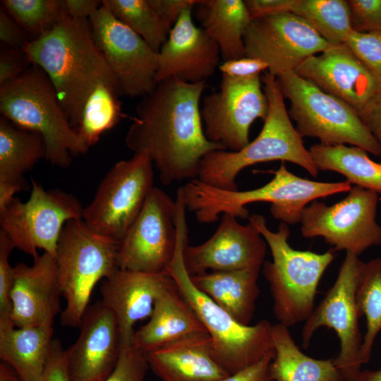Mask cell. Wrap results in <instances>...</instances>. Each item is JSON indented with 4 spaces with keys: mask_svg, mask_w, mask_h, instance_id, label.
<instances>
[{
    "mask_svg": "<svg viewBox=\"0 0 381 381\" xmlns=\"http://www.w3.org/2000/svg\"><path fill=\"white\" fill-rule=\"evenodd\" d=\"M30 189H31V186L25 179L0 181V212L10 204L16 193Z\"/></svg>",
    "mask_w": 381,
    "mask_h": 381,
    "instance_id": "f907efd6",
    "label": "cell"
},
{
    "mask_svg": "<svg viewBox=\"0 0 381 381\" xmlns=\"http://www.w3.org/2000/svg\"><path fill=\"white\" fill-rule=\"evenodd\" d=\"M119 96L114 87L101 84L86 101L75 131L89 147L120 121L123 114Z\"/></svg>",
    "mask_w": 381,
    "mask_h": 381,
    "instance_id": "836d02e7",
    "label": "cell"
},
{
    "mask_svg": "<svg viewBox=\"0 0 381 381\" xmlns=\"http://www.w3.org/2000/svg\"><path fill=\"white\" fill-rule=\"evenodd\" d=\"M95 42L113 73L121 95L144 97L155 88L159 53L118 20L102 1L89 18Z\"/></svg>",
    "mask_w": 381,
    "mask_h": 381,
    "instance_id": "9a60e30c",
    "label": "cell"
},
{
    "mask_svg": "<svg viewBox=\"0 0 381 381\" xmlns=\"http://www.w3.org/2000/svg\"><path fill=\"white\" fill-rule=\"evenodd\" d=\"M274 356V349L255 364L219 381H274L270 373Z\"/></svg>",
    "mask_w": 381,
    "mask_h": 381,
    "instance_id": "bcb514c9",
    "label": "cell"
},
{
    "mask_svg": "<svg viewBox=\"0 0 381 381\" xmlns=\"http://www.w3.org/2000/svg\"><path fill=\"white\" fill-rule=\"evenodd\" d=\"M347 1L353 31H381V0Z\"/></svg>",
    "mask_w": 381,
    "mask_h": 381,
    "instance_id": "ab89813d",
    "label": "cell"
},
{
    "mask_svg": "<svg viewBox=\"0 0 381 381\" xmlns=\"http://www.w3.org/2000/svg\"><path fill=\"white\" fill-rule=\"evenodd\" d=\"M264 186L247 190H226L208 186L198 179L182 186L186 210L200 223L218 220L222 214L248 219L246 205L267 202L271 203L272 217L287 224L300 223L303 211L313 201L336 193L349 192L352 186L346 181L320 182L298 176L289 171L284 162Z\"/></svg>",
    "mask_w": 381,
    "mask_h": 381,
    "instance_id": "3957f363",
    "label": "cell"
},
{
    "mask_svg": "<svg viewBox=\"0 0 381 381\" xmlns=\"http://www.w3.org/2000/svg\"><path fill=\"white\" fill-rule=\"evenodd\" d=\"M159 16L172 27L183 11L188 6L196 5L197 0H150Z\"/></svg>",
    "mask_w": 381,
    "mask_h": 381,
    "instance_id": "c3c4849f",
    "label": "cell"
},
{
    "mask_svg": "<svg viewBox=\"0 0 381 381\" xmlns=\"http://www.w3.org/2000/svg\"><path fill=\"white\" fill-rule=\"evenodd\" d=\"M365 128L374 137L380 147L381 162V88L358 112Z\"/></svg>",
    "mask_w": 381,
    "mask_h": 381,
    "instance_id": "f6af8a7d",
    "label": "cell"
},
{
    "mask_svg": "<svg viewBox=\"0 0 381 381\" xmlns=\"http://www.w3.org/2000/svg\"><path fill=\"white\" fill-rule=\"evenodd\" d=\"M294 71L357 112L381 88L344 43L331 45L304 60Z\"/></svg>",
    "mask_w": 381,
    "mask_h": 381,
    "instance_id": "44dd1931",
    "label": "cell"
},
{
    "mask_svg": "<svg viewBox=\"0 0 381 381\" xmlns=\"http://www.w3.org/2000/svg\"><path fill=\"white\" fill-rule=\"evenodd\" d=\"M113 15L159 52L173 28L156 11L150 0H104Z\"/></svg>",
    "mask_w": 381,
    "mask_h": 381,
    "instance_id": "e575fe53",
    "label": "cell"
},
{
    "mask_svg": "<svg viewBox=\"0 0 381 381\" xmlns=\"http://www.w3.org/2000/svg\"><path fill=\"white\" fill-rule=\"evenodd\" d=\"M149 368L145 353L133 345L123 347L116 367L105 381H144Z\"/></svg>",
    "mask_w": 381,
    "mask_h": 381,
    "instance_id": "f35d334b",
    "label": "cell"
},
{
    "mask_svg": "<svg viewBox=\"0 0 381 381\" xmlns=\"http://www.w3.org/2000/svg\"><path fill=\"white\" fill-rule=\"evenodd\" d=\"M269 109L258 135L238 151L218 150L202 159L197 179L222 190H237V176L245 168L272 161L289 162L316 177L315 166L286 110L276 77L265 71L261 78Z\"/></svg>",
    "mask_w": 381,
    "mask_h": 381,
    "instance_id": "5b68a950",
    "label": "cell"
},
{
    "mask_svg": "<svg viewBox=\"0 0 381 381\" xmlns=\"http://www.w3.org/2000/svg\"><path fill=\"white\" fill-rule=\"evenodd\" d=\"M4 9L28 33L37 37L63 17L64 0H4Z\"/></svg>",
    "mask_w": 381,
    "mask_h": 381,
    "instance_id": "d590c367",
    "label": "cell"
},
{
    "mask_svg": "<svg viewBox=\"0 0 381 381\" xmlns=\"http://www.w3.org/2000/svg\"><path fill=\"white\" fill-rule=\"evenodd\" d=\"M357 381H381V368L361 370Z\"/></svg>",
    "mask_w": 381,
    "mask_h": 381,
    "instance_id": "f5cc1de1",
    "label": "cell"
},
{
    "mask_svg": "<svg viewBox=\"0 0 381 381\" xmlns=\"http://www.w3.org/2000/svg\"><path fill=\"white\" fill-rule=\"evenodd\" d=\"M201 28L218 46L224 61L245 57L243 37L251 21L242 0H199Z\"/></svg>",
    "mask_w": 381,
    "mask_h": 381,
    "instance_id": "83f0119b",
    "label": "cell"
},
{
    "mask_svg": "<svg viewBox=\"0 0 381 381\" xmlns=\"http://www.w3.org/2000/svg\"><path fill=\"white\" fill-rule=\"evenodd\" d=\"M75 342L65 350L71 381H105L116 367L122 349L119 326L101 301L89 305Z\"/></svg>",
    "mask_w": 381,
    "mask_h": 381,
    "instance_id": "d6986e66",
    "label": "cell"
},
{
    "mask_svg": "<svg viewBox=\"0 0 381 381\" xmlns=\"http://www.w3.org/2000/svg\"><path fill=\"white\" fill-rule=\"evenodd\" d=\"M30 63L23 50L4 45L0 49V85L10 81L24 72Z\"/></svg>",
    "mask_w": 381,
    "mask_h": 381,
    "instance_id": "60d3db41",
    "label": "cell"
},
{
    "mask_svg": "<svg viewBox=\"0 0 381 381\" xmlns=\"http://www.w3.org/2000/svg\"><path fill=\"white\" fill-rule=\"evenodd\" d=\"M119 242L91 229L83 219L66 222L56 253L58 281L66 301L64 326L79 327L97 283L118 269Z\"/></svg>",
    "mask_w": 381,
    "mask_h": 381,
    "instance_id": "ba28073f",
    "label": "cell"
},
{
    "mask_svg": "<svg viewBox=\"0 0 381 381\" xmlns=\"http://www.w3.org/2000/svg\"><path fill=\"white\" fill-rule=\"evenodd\" d=\"M150 320L135 332L132 345L148 353L174 343L208 334L176 284L157 298Z\"/></svg>",
    "mask_w": 381,
    "mask_h": 381,
    "instance_id": "cb8c5ba5",
    "label": "cell"
},
{
    "mask_svg": "<svg viewBox=\"0 0 381 381\" xmlns=\"http://www.w3.org/2000/svg\"><path fill=\"white\" fill-rule=\"evenodd\" d=\"M267 244L251 223L241 224L236 217L222 214L213 235L198 246L183 250V260L190 276L207 272H223L261 267Z\"/></svg>",
    "mask_w": 381,
    "mask_h": 381,
    "instance_id": "ac0fdd59",
    "label": "cell"
},
{
    "mask_svg": "<svg viewBox=\"0 0 381 381\" xmlns=\"http://www.w3.org/2000/svg\"><path fill=\"white\" fill-rule=\"evenodd\" d=\"M269 109L260 75L235 78L222 75L218 90L205 96L200 106L205 134L226 150L238 151L249 143V130Z\"/></svg>",
    "mask_w": 381,
    "mask_h": 381,
    "instance_id": "5bb4252c",
    "label": "cell"
},
{
    "mask_svg": "<svg viewBox=\"0 0 381 381\" xmlns=\"http://www.w3.org/2000/svg\"><path fill=\"white\" fill-rule=\"evenodd\" d=\"M378 202L377 193L357 186L334 205L315 200L303 211L301 234L305 238L322 237L334 250L359 256L381 245V226L376 222Z\"/></svg>",
    "mask_w": 381,
    "mask_h": 381,
    "instance_id": "4fadbf2b",
    "label": "cell"
},
{
    "mask_svg": "<svg viewBox=\"0 0 381 381\" xmlns=\"http://www.w3.org/2000/svg\"><path fill=\"white\" fill-rule=\"evenodd\" d=\"M243 42L245 56L265 62L267 72L274 77L294 71L304 60L331 46L291 11L251 19Z\"/></svg>",
    "mask_w": 381,
    "mask_h": 381,
    "instance_id": "e0dca14e",
    "label": "cell"
},
{
    "mask_svg": "<svg viewBox=\"0 0 381 381\" xmlns=\"http://www.w3.org/2000/svg\"><path fill=\"white\" fill-rule=\"evenodd\" d=\"M194 6L183 11L159 52L156 84L169 78L188 83L207 82L220 66L218 46L193 23Z\"/></svg>",
    "mask_w": 381,
    "mask_h": 381,
    "instance_id": "ffe728a7",
    "label": "cell"
},
{
    "mask_svg": "<svg viewBox=\"0 0 381 381\" xmlns=\"http://www.w3.org/2000/svg\"><path fill=\"white\" fill-rule=\"evenodd\" d=\"M356 301L360 316L365 319L361 349V361L365 364L381 332V258L363 262L356 286Z\"/></svg>",
    "mask_w": 381,
    "mask_h": 381,
    "instance_id": "d6a6232c",
    "label": "cell"
},
{
    "mask_svg": "<svg viewBox=\"0 0 381 381\" xmlns=\"http://www.w3.org/2000/svg\"><path fill=\"white\" fill-rule=\"evenodd\" d=\"M274 356L270 373L274 381H345L333 359H316L297 346L287 327L272 325Z\"/></svg>",
    "mask_w": 381,
    "mask_h": 381,
    "instance_id": "f1b7e54d",
    "label": "cell"
},
{
    "mask_svg": "<svg viewBox=\"0 0 381 381\" xmlns=\"http://www.w3.org/2000/svg\"><path fill=\"white\" fill-rule=\"evenodd\" d=\"M270 248L272 261H265L262 274L269 283L275 318L288 328L305 322L314 309L319 282L335 258L334 250L323 253L294 249L289 243L290 230L280 222L277 231L268 229L265 218L253 214L248 218Z\"/></svg>",
    "mask_w": 381,
    "mask_h": 381,
    "instance_id": "52a82bcc",
    "label": "cell"
},
{
    "mask_svg": "<svg viewBox=\"0 0 381 381\" xmlns=\"http://www.w3.org/2000/svg\"><path fill=\"white\" fill-rule=\"evenodd\" d=\"M363 262L358 256L346 253L335 282L306 319L301 332L305 349L320 327H326L336 332L340 351L333 361L345 381H357L363 365L356 289Z\"/></svg>",
    "mask_w": 381,
    "mask_h": 381,
    "instance_id": "8fae6325",
    "label": "cell"
},
{
    "mask_svg": "<svg viewBox=\"0 0 381 381\" xmlns=\"http://www.w3.org/2000/svg\"><path fill=\"white\" fill-rule=\"evenodd\" d=\"M175 284L167 271L143 272L116 269L102 283V303L114 315L122 348L132 345L135 324L150 317L158 296Z\"/></svg>",
    "mask_w": 381,
    "mask_h": 381,
    "instance_id": "7402d4cb",
    "label": "cell"
},
{
    "mask_svg": "<svg viewBox=\"0 0 381 381\" xmlns=\"http://www.w3.org/2000/svg\"><path fill=\"white\" fill-rule=\"evenodd\" d=\"M15 246L2 229H0V321L11 320L12 304L11 291L14 283V267L9 262Z\"/></svg>",
    "mask_w": 381,
    "mask_h": 381,
    "instance_id": "74e56055",
    "label": "cell"
},
{
    "mask_svg": "<svg viewBox=\"0 0 381 381\" xmlns=\"http://www.w3.org/2000/svg\"><path fill=\"white\" fill-rule=\"evenodd\" d=\"M53 323L16 327L0 321V358L24 381H40L53 341Z\"/></svg>",
    "mask_w": 381,
    "mask_h": 381,
    "instance_id": "484cf974",
    "label": "cell"
},
{
    "mask_svg": "<svg viewBox=\"0 0 381 381\" xmlns=\"http://www.w3.org/2000/svg\"><path fill=\"white\" fill-rule=\"evenodd\" d=\"M261 267L207 272L190 276L193 284L237 322L250 325L260 295Z\"/></svg>",
    "mask_w": 381,
    "mask_h": 381,
    "instance_id": "4316f807",
    "label": "cell"
},
{
    "mask_svg": "<svg viewBox=\"0 0 381 381\" xmlns=\"http://www.w3.org/2000/svg\"><path fill=\"white\" fill-rule=\"evenodd\" d=\"M23 52L30 64L49 78L75 131L86 101L99 85L114 87L121 96L117 81L95 42L89 19L65 13L52 29L31 39Z\"/></svg>",
    "mask_w": 381,
    "mask_h": 381,
    "instance_id": "7a4b0ae2",
    "label": "cell"
},
{
    "mask_svg": "<svg viewBox=\"0 0 381 381\" xmlns=\"http://www.w3.org/2000/svg\"><path fill=\"white\" fill-rule=\"evenodd\" d=\"M0 111L16 126L43 138L46 160L53 166L68 168L73 157L90 148L71 126L52 81L37 66L31 64L0 85Z\"/></svg>",
    "mask_w": 381,
    "mask_h": 381,
    "instance_id": "8992f818",
    "label": "cell"
},
{
    "mask_svg": "<svg viewBox=\"0 0 381 381\" xmlns=\"http://www.w3.org/2000/svg\"><path fill=\"white\" fill-rule=\"evenodd\" d=\"M33 259L31 266L23 262L14 266L11 320L16 327L53 323L61 311L55 258L44 252Z\"/></svg>",
    "mask_w": 381,
    "mask_h": 381,
    "instance_id": "603a6c76",
    "label": "cell"
},
{
    "mask_svg": "<svg viewBox=\"0 0 381 381\" xmlns=\"http://www.w3.org/2000/svg\"><path fill=\"white\" fill-rule=\"evenodd\" d=\"M176 243V201L154 187L119 242L118 267L143 272L167 271L174 257Z\"/></svg>",
    "mask_w": 381,
    "mask_h": 381,
    "instance_id": "2e32d148",
    "label": "cell"
},
{
    "mask_svg": "<svg viewBox=\"0 0 381 381\" xmlns=\"http://www.w3.org/2000/svg\"><path fill=\"white\" fill-rule=\"evenodd\" d=\"M153 166L151 159L143 153L116 162L84 207L85 222L95 231L119 242L155 187Z\"/></svg>",
    "mask_w": 381,
    "mask_h": 381,
    "instance_id": "30bf717a",
    "label": "cell"
},
{
    "mask_svg": "<svg viewBox=\"0 0 381 381\" xmlns=\"http://www.w3.org/2000/svg\"><path fill=\"white\" fill-rule=\"evenodd\" d=\"M295 0H246L244 3L251 19L262 16L291 11Z\"/></svg>",
    "mask_w": 381,
    "mask_h": 381,
    "instance_id": "7dc6e473",
    "label": "cell"
},
{
    "mask_svg": "<svg viewBox=\"0 0 381 381\" xmlns=\"http://www.w3.org/2000/svg\"><path fill=\"white\" fill-rule=\"evenodd\" d=\"M145 355L149 367L162 381H219L230 375L213 358L208 334Z\"/></svg>",
    "mask_w": 381,
    "mask_h": 381,
    "instance_id": "d4e9b609",
    "label": "cell"
},
{
    "mask_svg": "<svg viewBox=\"0 0 381 381\" xmlns=\"http://www.w3.org/2000/svg\"><path fill=\"white\" fill-rule=\"evenodd\" d=\"M27 32L3 8L0 9V40L8 47L23 50L30 40Z\"/></svg>",
    "mask_w": 381,
    "mask_h": 381,
    "instance_id": "ee69618b",
    "label": "cell"
},
{
    "mask_svg": "<svg viewBox=\"0 0 381 381\" xmlns=\"http://www.w3.org/2000/svg\"><path fill=\"white\" fill-rule=\"evenodd\" d=\"M185 212L181 209L176 213V249L167 271L205 327L213 358L231 375L255 364L274 349L272 325L267 320L254 325L239 323L193 284L183 260L188 243Z\"/></svg>",
    "mask_w": 381,
    "mask_h": 381,
    "instance_id": "277c9868",
    "label": "cell"
},
{
    "mask_svg": "<svg viewBox=\"0 0 381 381\" xmlns=\"http://www.w3.org/2000/svg\"><path fill=\"white\" fill-rule=\"evenodd\" d=\"M29 199L14 198L0 212V225L15 248L37 257L42 249L56 257L58 241L67 222L83 219L84 207L73 195L59 189L45 190L34 180Z\"/></svg>",
    "mask_w": 381,
    "mask_h": 381,
    "instance_id": "7c38bea8",
    "label": "cell"
},
{
    "mask_svg": "<svg viewBox=\"0 0 381 381\" xmlns=\"http://www.w3.org/2000/svg\"><path fill=\"white\" fill-rule=\"evenodd\" d=\"M291 12L331 45L344 43L353 31L347 0H295Z\"/></svg>",
    "mask_w": 381,
    "mask_h": 381,
    "instance_id": "1f68e13d",
    "label": "cell"
},
{
    "mask_svg": "<svg viewBox=\"0 0 381 381\" xmlns=\"http://www.w3.org/2000/svg\"><path fill=\"white\" fill-rule=\"evenodd\" d=\"M0 381H24L20 375L8 363L0 362Z\"/></svg>",
    "mask_w": 381,
    "mask_h": 381,
    "instance_id": "816d5d0a",
    "label": "cell"
},
{
    "mask_svg": "<svg viewBox=\"0 0 381 381\" xmlns=\"http://www.w3.org/2000/svg\"><path fill=\"white\" fill-rule=\"evenodd\" d=\"M102 4L98 0H64L66 13L76 18L89 19Z\"/></svg>",
    "mask_w": 381,
    "mask_h": 381,
    "instance_id": "681fc988",
    "label": "cell"
},
{
    "mask_svg": "<svg viewBox=\"0 0 381 381\" xmlns=\"http://www.w3.org/2000/svg\"><path fill=\"white\" fill-rule=\"evenodd\" d=\"M40 381H71L67 370L65 349L58 339H54Z\"/></svg>",
    "mask_w": 381,
    "mask_h": 381,
    "instance_id": "7bdbcfd3",
    "label": "cell"
},
{
    "mask_svg": "<svg viewBox=\"0 0 381 381\" xmlns=\"http://www.w3.org/2000/svg\"><path fill=\"white\" fill-rule=\"evenodd\" d=\"M346 44L381 86V31H352Z\"/></svg>",
    "mask_w": 381,
    "mask_h": 381,
    "instance_id": "8d00e7d4",
    "label": "cell"
},
{
    "mask_svg": "<svg viewBox=\"0 0 381 381\" xmlns=\"http://www.w3.org/2000/svg\"><path fill=\"white\" fill-rule=\"evenodd\" d=\"M46 156V145L40 134L21 128L1 116L0 181L25 179L24 174Z\"/></svg>",
    "mask_w": 381,
    "mask_h": 381,
    "instance_id": "4dcf8cb0",
    "label": "cell"
},
{
    "mask_svg": "<svg viewBox=\"0 0 381 381\" xmlns=\"http://www.w3.org/2000/svg\"><path fill=\"white\" fill-rule=\"evenodd\" d=\"M296 129L303 137L318 138L325 145H351L380 156V147L358 112L344 101L320 90L294 71L276 77Z\"/></svg>",
    "mask_w": 381,
    "mask_h": 381,
    "instance_id": "9c48e42d",
    "label": "cell"
},
{
    "mask_svg": "<svg viewBox=\"0 0 381 381\" xmlns=\"http://www.w3.org/2000/svg\"><path fill=\"white\" fill-rule=\"evenodd\" d=\"M205 87L206 81L188 83L169 78L137 104L126 145L151 159L165 186L197 179L204 157L226 150L209 141L204 132L200 99Z\"/></svg>",
    "mask_w": 381,
    "mask_h": 381,
    "instance_id": "6da1fadb",
    "label": "cell"
},
{
    "mask_svg": "<svg viewBox=\"0 0 381 381\" xmlns=\"http://www.w3.org/2000/svg\"><path fill=\"white\" fill-rule=\"evenodd\" d=\"M219 69L222 75L235 78H248L260 75L262 72L268 70V66L260 59L245 56L224 61Z\"/></svg>",
    "mask_w": 381,
    "mask_h": 381,
    "instance_id": "b9f144b4",
    "label": "cell"
},
{
    "mask_svg": "<svg viewBox=\"0 0 381 381\" xmlns=\"http://www.w3.org/2000/svg\"><path fill=\"white\" fill-rule=\"evenodd\" d=\"M318 171H331L346 178L351 185L381 193V162L372 160L367 151L356 147L313 145L308 149Z\"/></svg>",
    "mask_w": 381,
    "mask_h": 381,
    "instance_id": "f546056e",
    "label": "cell"
}]
</instances>
